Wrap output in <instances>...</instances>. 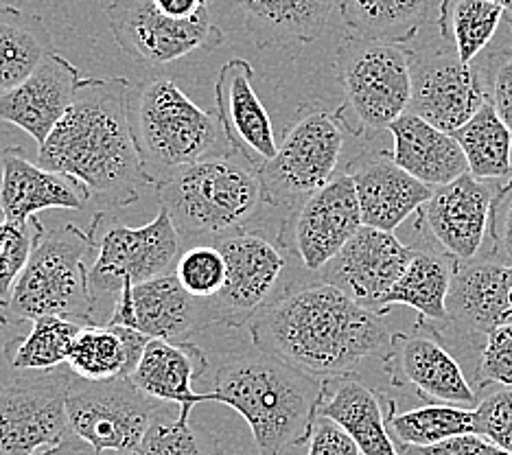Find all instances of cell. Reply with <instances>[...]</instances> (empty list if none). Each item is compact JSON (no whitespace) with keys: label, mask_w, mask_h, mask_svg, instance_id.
<instances>
[{"label":"cell","mask_w":512,"mask_h":455,"mask_svg":"<svg viewBox=\"0 0 512 455\" xmlns=\"http://www.w3.org/2000/svg\"><path fill=\"white\" fill-rule=\"evenodd\" d=\"M248 331L259 353L320 379L353 375L364 359L386 355L392 337L381 315L324 280L283 291Z\"/></svg>","instance_id":"6da1fadb"},{"label":"cell","mask_w":512,"mask_h":455,"mask_svg":"<svg viewBox=\"0 0 512 455\" xmlns=\"http://www.w3.org/2000/svg\"><path fill=\"white\" fill-rule=\"evenodd\" d=\"M132 84L125 77H88L46 143L38 165L86 186L101 208L134 204L145 186H154L130 121Z\"/></svg>","instance_id":"7a4b0ae2"},{"label":"cell","mask_w":512,"mask_h":455,"mask_svg":"<svg viewBox=\"0 0 512 455\" xmlns=\"http://www.w3.org/2000/svg\"><path fill=\"white\" fill-rule=\"evenodd\" d=\"M322 381L270 355L232 357L215 377L217 403L237 410L259 455H285L307 445L318 423Z\"/></svg>","instance_id":"3957f363"},{"label":"cell","mask_w":512,"mask_h":455,"mask_svg":"<svg viewBox=\"0 0 512 455\" xmlns=\"http://www.w3.org/2000/svg\"><path fill=\"white\" fill-rule=\"evenodd\" d=\"M103 213L92 217L88 230L66 224L49 230L38 221V237L25 272L16 280L0 324L36 322L46 315L95 324V298L90 291L88 261L99 252L97 230Z\"/></svg>","instance_id":"277c9868"},{"label":"cell","mask_w":512,"mask_h":455,"mask_svg":"<svg viewBox=\"0 0 512 455\" xmlns=\"http://www.w3.org/2000/svg\"><path fill=\"white\" fill-rule=\"evenodd\" d=\"M156 195L182 241L217 243L252 232L267 206L259 169L232 151L173 173L156 184Z\"/></svg>","instance_id":"5b68a950"},{"label":"cell","mask_w":512,"mask_h":455,"mask_svg":"<svg viewBox=\"0 0 512 455\" xmlns=\"http://www.w3.org/2000/svg\"><path fill=\"white\" fill-rule=\"evenodd\" d=\"M130 121L151 184L226 154L217 114L202 110L173 79H149L130 92Z\"/></svg>","instance_id":"8992f818"},{"label":"cell","mask_w":512,"mask_h":455,"mask_svg":"<svg viewBox=\"0 0 512 455\" xmlns=\"http://www.w3.org/2000/svg\"><path fill=\"white\" fill-rule=\"evenodd\" d=\"M342 105L335 110L346 134L370 136L390 130L412 101L410 53L403 44L346 33L335 53Z\"/></svg>","instance_id":"52a82bcc"},{"label":"cell","mask_w":512,"mask_h":455,"mask_svg":"<svg viewBox=\"0 0 512 455\" xmlns=\"http://www.w3.org/2000/svg\"><path fill=\"white\" fill-rule=\"evenodd\" d=\"M346 130L335 112L302 108L278 145L276 156L259 171L265 204L292 213L324 189L340 167Z\"/></svg>","instance_id":"ba28073f"},{"label":"cell","mask_w":512,"mask_h":455,"mask_svg":"<svg viewBox=\"0 0 512 455\" xmlns=\"http://www.w3.org/2000/svg\"><path fill=\"white\" fill-rule=\"evenodd\" d=\"M66 405L75 438L97 453L132 455L143 442L151 420L169 403L151 399L130 377L110 381L73 377Z\"/></svg>","instance_id":"9c48e42d"},{"label":"cell","mask_w":512,"mask_h":455,"mask_svg":"<svg viewBox=\"0 0 512 455\" xmlns=\"http://www.w3.org/2000/svg\"><path fill=\"white\" fill-rule=\"evenodd\" d=\"M71 370L0 381V455H40L71 438Z\"/></svg>","instance_id":"30bf717a"},{"label":"cell","mask_w":512,"mask_h":455,"mask_svg":"<svg viewBox=\"0 0 512 455\" xmlns=\"http://www.w3.org/2000/svg\"><path fill=\"white\" fill-rule=\"evenodd\" d=\"M182 237L171 217L160 208L156 219L141 228L114 226L103 232L99 252L90 267V291L95 298H114L127 285H141L173 274L180 259Z\"/></svg>","instance_id":"8fae6325"},{"label":"cell","mask_w":512,"mask_h":455,"mask_svg":"<svg viewBox=\"0 0 512 455\" xmlns=\"http://www.w3.org/2000/svg\"><path fill=\"white\" fill-rule=\"evenodd\" d=\"M103 14L116 46L147 66H165L197 51L211 53L224 44V31L213 25L208 11L195 20H173L160 14L154 0H112Z\"/></svg>","instance_id":"7c38bea8"},{"label":"cell","mask_w":512,"mask_h":455,"mask_svg":"<svg viewBox=\"0 0 512 455\" xmlns=\"http://www.w3.org/2000/svg\"><path fill=\"white\" fill-rule=\"evenodd\" d=\"M412 70L410 112L453 134L488 101L480 66L464 64L447 42L407 49Z\"/></svg>","instance_id":"4fadbf2b"},{"label":"cell","mask_w":512,"mask_h":455,"mask_svg":"<svg viewBox=\"0 0 512 455\" xmlns=\"http://www.w3.org/2000/svg\"><path fill=\"white\" fill-rule=\"evenodd\" d=\"M381 361L392 388H410L421 399L464 410L480 403L451 348L425 318H418L412 331L394 333Z\"/></svg>","instance_id":"5bb4252c"},{"label":"cell","mask_w":512,"mask_h":455,"mask_svg":"<svg viewBox=\"0 0 512 455\" xmlns=\"http://www.w3.org/2000/svg\"><path fill=\"white\" fill-rule=\"evenodd\" d=\"M362 226L355 184L342 171L287 213L278 228V248L298 256L309 272H322Z\"/></svg>","instance_id":"9a60e30c"},{"label":"cell","mask_w":512,"mask_h":455,"mask_svg":"<svg viewBox=\"0 0 512 455\" xmlns=\"http://www.w3.org/2000/svg\"><path fill=\"white\" fill-rule=\"evenodd\" d=\"M512 322V265L499 259L458 261L447 296V320L432 322L442 340L477 346Z\"/></svg>","instance_id":"2e32d148"},{"label":"cell","mask_w":512,"mask_h":455,"mask_svg":"<svg viewBox=\"0 0 512 455\" xmlns=\"http://www.w3.org/2000/svg\"><path fill=\"white\" fill-rule=\"evenodd\" d=\"M215 245L226 259V285L217 298L206 300L208 313L213 324L239 329L270 302L287 259L281 248L256 232H241Z\"/></svg>","instance_id":"e0dca14e"},{"label":"cell","mask_w":512,"mask_h":455,"mask_svg":"<svg viewBox=\"0 0 512 455\" xmlns=\"http://www.w3.org/2000/svg\"><path fill=\"white\" fill-rule=\"evenodd\" d=\"M499 186V180H480L471 173L438 186L416 213V230L456 261L475 259L491 226Z\"/></svg>","instance_id":"ac0fdd59"},{"label":"cell","mask_w":512,"mask_h":455,"mask_svg":"<svg viewBox=\"0 0 512 455\" xmlns=\"http://www.w3.org/2000/svg\"><path fill=\"white\" fill-rule=\"evenodd\" d=\"M103 324L130 326L149 340L191 342L189 337L213 320L206 300L186 294L176 274H165L141 285H127Z\"/></svg>","instance_id":"d6986e66"},{"label":"cell","mask_w":512,"mask_h":455,"mask_svg":"<svg viewBox=\"0 0 512 455\" xmlns=\"http://www.w3.org/2000/svg\"><path fill=\"white\" fill-rule=\"evenodd\" d=\"M412 252V245L401 243L394 232L362 226L324 267L320 278L346 291L362 307L383 315V300L405 272Z\"/></svg>","instance_id":"ffe728a7"},{"label":"cell","mask_w":512,"mask_h":455,"mask_svg":"<svg viewBox=\"0 0 512 455\" xmlns=\"http://www.w3.org/2000/svg\"><path fill=\"white\" fill-rule=\"evenodd\" d=\"M252 81L250 62L241 57L228 60L215 81V108L226 147L261 171L276 156L278 145L270 114Z\"/></svg>","instance_id":"44dd1931"},{"label":"cell","mask_w":512,"mask_h":455,"mask_svg":"<svg viewBox=\"0 0 512 455\" xmlns=\"http://www.w3.org/2000/svg\"><path fill=\"white\" fill-rule=\"evenodd\" d=\"M355 184L364 226L394 232L416 215L434 189L412 178L392 160L390 151H364L344 167Z\"/></svg>","instance_id":"7402d4cb"},{"label":"cell","mask_w":512,"mask_h":455,"mask_svg":"<svg viewBox=\"0 0 512 455\" xmlns=\"http://www.w3.org/2000/svg\"><path fill=\"white\" fill-rule=\"evenodd\" d=\"M81 81L79 68L53 53L16 88L0 92V121L20 127L44 145L71 110Z\"/></svg>","instance_id":"603a6c76"},{"label":"cell","mask_w":512,"mask_h":455,"mask_svg":"<svg viewBox=\"0 0 512 455\" xmlns=\"http://www.w3.org/2000/svg\"><path fill=\"white\" fill-rule=\"evenodd\" d=\"M90 202L86 186L66 175L31 162L22 147H7L0 154V217L29 224L42 210H84Z\"/></svg>","instance_id":"cb8c5ba5"},{"label":"cell","mask_w":512,"mask_h":455,"mask_svg":"<svg viewBox=\"0 0 512 455\" xmlns=\"http://www.w3.org/2000/svg\"><path fill=\"white\" fill-rule=\"evenodd\" d=\"M206 368L204 350L193 342L151 340L130 379L151 399L176 405L180 423H191L195 405L217 403L215 392L200 394L193 390V381L200 379Z\"/></svg>","instance_id":"d4e9b609"},{"label":"cell","mask_w":512,"mask_h":455,"mask_svg":"<svg viewBox=\"0 0 512 455\" xmlns=\"http://www.w3.org/2000/svg\"><path fill=\"white\" fill-rule=\"evenodd\" d=\"M381 403V396L353 372L322 381L318 416L342 427L362 455H397Z\"/></svg>","instance_id":"484cf974"},{"label":"cell","mask_w":512,"mask_h":455,"mask_svg":"<svg viewBox=\"0 0 512 455\" xmlns=\"http://www.w3.org/2000/svg\"><path fill=\"white\" fill-rule=\"evenodd\" d=\"M390 134L394 138L392 160L432 189L469 173V162L458 140L421 116L405 112L390 125Z\"/></svg>","instance_id":"4316f807"},{"label":"cell","mask_w":512,"mask_h":455,"mask_svg":"<svg viewBox=\"0 0 512 455\" xmlns=\"http://www.w3.org/2000/svg\"><path fill=\"white\" fill-rule=\"evenodd\" d=\"M333 9L335 0H239L243 27L261 51L316 42Z\"/></svg>","instance_id":"83f0119b"},{"label":"cell","mask_w":512,"mask_h":455,"mask_svg":"<svg viewBox=\"0 0 512 455\" xmlns=\"http://www.w3.org/2000/svg\"><path fill=\"white\" fill-rule=\"evenodd\" d=\"M151 340L130 326L90 324L81 329L68 357V370L86 381L132 377Z\"/></svg>","instance_id":"f1b7e54d"},{"label":"cell","mask_w":512,"mask_h":455,"mask_svg":"<svg viewBox=\"0 0 512 455\" xmlns=\"http://www.w3.org/2000/svg\"><path fill=\"white\" fill-rule=\"evenodd\" d=\"M412 259L383 300V315L394 305L412 307L418 318L442 324L447 320V296L458 261L436 245H412Z\"/></svg>","instance_id":"f546056e"},{"label":"cell","mask_w":512,"mask_h":455,"mask_svg":"<svg viewBox=\"0 0 512 455\" xmlns=\"http://www.w3.org/2000/svg\"><path fill=\"white\" fill-rule=\"evenodd\" d=\"M55 53L44 18L0 5V92L16 88Z\"/></svg>","instance_id":"4dcf8cb0"},{"label":"cell","mask_w":512,"mask_h":455,"mask_svg":"<svg viewBox=\"0 0 512 455\" xmlns=\"http://www.w3.org/2000/svg\"><path fill=\"white\" fill-rule=\"evenodd\" d=\"M429 11V0H340L348 33L392 44L410 42L425 25Z\"/></svg>","instance_id":"1f68e13d"},{"label":"cell","mask_w":512,"mask_h":455,"mask_svg":"<svg viewBox=\"0 0 512 455\" xmlns=\"http://www.w3.org/2000/svg\"><path fill=\"white\" fill-rule=\"evenodd\" d=\"M386 425L399 449L432 447L442 440L475 434V410L434 403L399 412L397 403L386 399Z\"/></svg>","instance_id":"d6a6232c"},{"label":"cell","mask_w":512,"mask_h":455,"mask_svg":"<svg viewBox=\"0 0 512 455\" xmlns=\"http://www.w3.org/2000/svg\"><path fill=\"white\" fill-rule=\"evenodd\" d=\"M469 162V173L480 180H506L512 175V132L486 101L469 123L451 134Z\"/></svg>","instance_id":"836d02e7"},{"label":"cell","mask_w":512,"mask_h":455,"mask_svg":"<svg viewBox=\"0 0 512 455\" xmlns=\"http://www.w3.org/2000/svg\"><path fill=\"white\" fill-rule=\"evenodd\" d=\"M31 324L27 335L11 337L3 346L7 364L14 370L25 372H51L68 364L77 335L84 326L73 320L57 318V315H46Z\"/></svg>","instance_id":"e575fe53"},{"label":"cell","mask_w":512,"mask_h":455,"mask_svg":"<svg viewBox=\"0 0 512 455\" xmlns=\"http://www.w3.org/2000/svg\"><path fill=\"white\" fill-rule=\"evenodd\" d=\"M504 20V11L488 0H440V40L458 53L464 64H473Z\"/></svg>","instance_id":"d590c367"},{"label":"cell","mask_w":512,"mask_h":455,"mask_svg":"<svg viewBox=\"0 0 512 455\" xmlns=\"http://www.w3.org/2000/svg\"><path fill=\"white\" fill-rule=\"evenodd\" d=\"M132 455H221L217 442L200 436L191 423L167 414V405L151 420L147 434Z\"/></svg>","instance_id":"8d00e7d4"},{"label":"cell","mask_w":512,"mask_h":455,"mask_svg":"<svg viewBox=\"0 0 512 455\" xmlns=\"http://www.w3.org/2000/svg\"><path fill=\"white\" fill-rule=\"evenodd\" d=\"M186 294L213 300L226 285V259L215 243H197L180 254L173 270Z\"/></svg>","instance_id":"74e56055"},{"label":"cell","mask_w":512,"mask_h":455,"mask_svg":"<svg viewBox=\"0 0 512 455\" xmlns=\"http://www.w3.org/2000/svg\"><path fill=\"white\" fill-rule=\"evenodd\" d=\"M38 217L29 224L0 221V309L7 307L16 280L25 272L38 237Z\"/></svg>","instance_id":"f35d334b"},{"label":"cell","mask_w":512,"mask_h":455,"mask_svg":"<svg viewBox=\"0 0 512 455\" xmlns=\"http://www.w3.org/2000/svg\"><path fill=\"white\" fill-rule=\"evenodd\" d=\"M477 390L510 388L512 390V322L497 326L486 335L475 368Z\"/></svg>","instance_id":"ab89813d"},{"label":"cell","mask_w":512,"mask_h":455,"mask_svg":"<svg viewBox=\"0 0 512 455\" xmlns=\"http://www.w3.org/2000/svg\"><path fill=\"white\" fill-rule=\"evenodd\" d=\"M475 434L512 453V390L493 388L475 405Z\"/></svg>","instance_id":"60d3db41"},{"label":"cell","mask_w":512,"mask_h":455,"mask_svg":"<svg viewBox=\"0 0 512 455\" xmlns=\"http://www.w3.org/2000/svg\"><path fill=\"white\" fill-rule=\"evenodd\" d=\"M488 101L493 103L495 112L499 114L508 130L512 132V49L504 46L486 57L480 66Z\"/></svg>","instance_id":"b9f144b4"},{"label":"cell","mask_w":512,"mask_h":455,"mask_svg":"<svg viewBox=\"0 0 512 455\" xmlns=\"http://www.w3.org/2000/svg\"><path fill=\"white\" fill-rule=\"evenodd\" d=\"M488 232L495 245V259L512 265V175L502 182L495 195Z\"/></svg>","instance_id":"7bdbcfd3"},{"label":"cell","mask_w":512,"mask_h":455,"mask_svg":"<svg viewBox=\"0 0 512 455\" xmlns=\"http://www.w3.org/2000/svg\"><path fill=\"white\" fill-rule=\"evenodd\" d=\"M307 455H362V451L342 427H337L329 418L318 416Z\"/></svg>","instance_id":"ee69618b"},{"label":"cell","mask_w":512,"mask_h":455,"mask_svg":"<svg viewBox=\"0 0 512 455\" xmlns=\"http://www.w3.org/2000/svg\"><path fill=\"white\" fill-rule=\"evenodd\" d=\"M399 453H407V455H504L506 451L497 449L482 436L467 434V436L442 440V442H438V445H432V447L399 449Z\"/></svg>","instance_id":"f6af8a7d"},{"label":"cell","mask_w":512,"mask_h":455,"mask_svg":"<svg viewBox=\"0 0 512 455\" xmlns=\"http://www.w3.org/2000/svg\"><path fill=\"white\" fill-rule=\"evenodd\" d=\"M160 14L173 20H195L208 11L211 0H154Z\"/></svg>","instance_id":"bcb514c9"},{"label":"cell","mask_w":512,"mask_h":455,"mask_svg":"<svg viewBox=\"0 0 512 455\" xmlns=\"http://www.w3.org/2000/svg\"><path fill=\"white\" fill-rule=\"evenodd\" d=\"M40 455H123V453H114V451L97 453L90 445H86V442H81L79 438L71 436L64 442V445H60L57 449H51V451H44Z\"/></svg>","instance_id":"7dc6e473"},{"label":"cell","mask_w":512,"mask_h":455,"mask_svg":"<svg viewBox=\"0 0 512 455\" xmlns=\"http://www.w3.org/2000/svg\"><path fill=\"white\" fill-rule=\"evenodd\" d=\"M488 3H493L504 11V20L508 22V27L512 29V0H488Z\"/></svg>","instance_id":"c3c4849f"},{"label":"cell","mask_w":512,"mask_h":455,"mask_svg":"<svg viewBox=\"0 0 512 455\" xmlns=\"http://www.w3.org/2000/svg\"><path fill=\"white\" fill-rule=\"evenodd\" d=\"M397 455H407V453H397Z\"/></svg>","instance_id":"681fc988"},{"label":"cell","mask_w":512,"mask_h":455,"mask_svg":"<svg viewBox=\"0 0 512 455\" xmlns=\"http://www.w3.org/2000/svg\"><path fill=\"white\" fill-rule=\"evenodd\" d=\"M504 455H512V453H504Z\"/></svg>","instance_id":"f907efd6"}]
</instances>
